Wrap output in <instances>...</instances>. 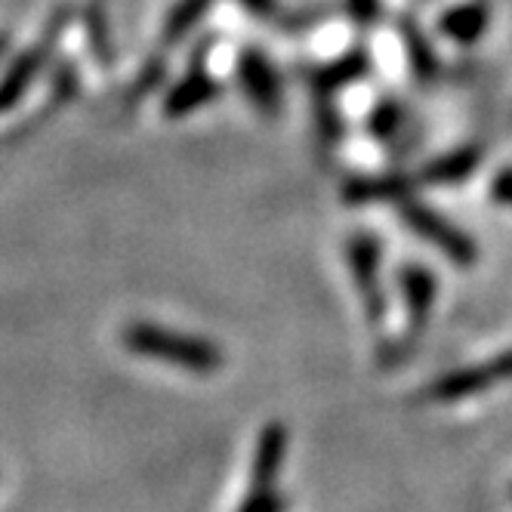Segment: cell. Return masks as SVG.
<instances>
[{"label": "cell", "instance_id": "cell-3", "mask_svg": "<svg viewBox=\"0 0 512 512\" xmlns=\"http://www.w3.org/2000/svg\"><path fill=\"white\" fill-rule=\"evenodd\" d=\"M346 260L352 281L358 287V300L364 306V318L371 327H380L386 321L389 303L383 290V250L374 232H352L346 241Z\"/></svg>", "mask_w": 512, "mask_h": 512}, {"label": "cell", "instance_id": "cell-12", "mask_svg": "<svg viewBox=\"0 0 512 512\" xmlns=\"http://www.w3.org/2000/svg\"><path fill=\"white\" fill-rule=\"evenodd\" d=\"M488 22H491L488 7L479 4V0H469V4L451 7L442 19H438V31H442L448 41H454L460 47H469L488 31Z\"/></svg>", "mask_w": 512, "mask_h": 512}, {"label": "cell", "instance_id": "cell-20", "mask_svg": "<svg viewBox=\"0 0 512 512\" xmlns=\"http://www.w3.org/2000/svg\"><path fill=\"white\" fill-rule=\"evenodd\" d=\"M238 4L244 10H250L253 16H260V19H269L278 10V0H238Z\"/></svg>", "mask_w": 512, "mask_h": 512}, {"label": "cell", "instance_id": "cell-1", "mask_svg": "<svg viewBox=\"0 0 512 512\" xmlns=\"http://www.w3.org/2000/svg\"><path fill=\"white\" fill-rule=\"evenodd\" d=\"M121 343L139 358L161 361L167 368L186 371L195 377H210L216 371H223V364H226L223 349L210 343L207 337L173 331V327H164L155 321H130L121 331Z\"/></svg>", "mask_w": 512, "mask_h": 512}, {"label": "cell", "instance_id": "cell-15", "mask_svg": "<svg viewBox=\"0 0 512 512\" xmlns=\"http://www.w3.org/2000/svg\"><path fill=\"white\" fill-rule=\"evenodd\" d=\"M405 47H408L414 75L420 81H432L438 75V56H435L432 44L423 38V31H417L414 25H405Z\"/></svg>", "mask_w": 512, "mask_h": 512}, {"label": "cell", "instance_id": "cell-21", "mask_svg": "<svg viewBox=\"0 0 512 512\" xmlns=\"http://www.w3.org/2000/svg\"><path fill=\"white\" fill-rule=\"evenodd\" d=\"M509 497H512V488H509Z\"/></svg>", "mask_w": 512, "mask_h": 512}, {"label": "cell", "instance_id": "cell-11", "mask_svg": "<svg viewBox=\"0 0 512 512\" xmlns=\"http://www.w3.org/2000/svg\"><path fill=\"white\" fill-rule=\"evenodd\" d=\"M219 96V84L207 75V71L195 68L189 71L186 78L176 81L167 96H164V118L167 121H179V118H189L198 108L210 105Z\"/></svg>", "mask_w": 512, "mask_h": 512}, {"label": "cell", "instance_id": "cell-8", "mask_svg": "<svg viewBox=\"0 0 512 512\" xmlns=\"http://www.w3.org/2000/svg\"><path fill=\"white\" fill-rule=\"evenodd\" d=\"M287 457V426L272 420L260 429L253 448V463H250V488L253 491H275L278 475L284 469Z\"/></svg>", "mask_w": 512, "mask_h": 512}, {"label": "cell", "instance_id": "cell-7", "mask_svg": "<svg viewBox=\"0 0 512 512\" xmlns=\"http://www.w3.org/2000/svg\"><path fill=\"white\" fill-rule=\"evenodd\" d=\"M238 84L244 96L260 108L266 118H275L281 108V78L275 65L260 50H244L238 56Z\"/></svg>", "mask_w": 512, "mask_h": 512}, {"label": "cell", "instance_id": "cell-2", "mask_svg": "<svg viewBox=\"0 0 512 512\" xmlns=\"http://www.w3.org/2000/svg\"><path fill=\"white\" fill-rule=\"evenodd\" d=\"M398 216L417 238H423L438 253H445L457 269H472L479 263V247H475L472 235H466L457 223H451V219L445 213H438L432 204L420 198H408L405 204H398Z\"/></svg>", "mask_w": 512, "mask_h": 512}, {"label": "cell", "instance_id": "cell-14", "mask_svg": "<svg viewBox=\"0 0 512 512\" xmlns=\"http://www.w3.org/2000/svg\"><path fill=\"white\" fill-rule=\"evenodd\" d=\"M210 7H213V0H176L173 10L164 19V31H161L164 44H179L207 16Z\"/></svg>", "mask_w": 512, "mask_h": 512}, {"label": "cell", "instance_id": "cell-17", "mask_svg": "<svg viewBox=\"0 0 512 512\" xmlns=\"http://www.w3.org/2000/svg\"><path fill=\"white\" fill-rule=\"evenodd\" d=\"M238 512H287V500L275 491H247Z\"/></svg>", "mask_w": 512, "mask_h": 512}, {"label": "cell", "instance_id": "cell-16", "mask_svg": "<svg viewBox=\"0 0 512 512\" xmlns=\"http://www.w3.org/2000/svg\"><path fill=\"white\" fill-rule=\"evenodd\" d=\"M401 124H405V108H401L398 102H392V99L380 102L374 112H371V118H368V130L380 142L395 139L401 133Z\"/></svg>", "mask_w": 512, "mask_h": 512}, {"label": "cell", "instance_id": "cell-9", "mask_svg": "<svg viewBox=\"0 0 512 512\" xmlns=\"http://www.w3.org/2000/svg\"><path fill=\"white\" fill-rule=\"evenodd\" d=\"M479 167H482V145H460V149L429 158L420 167L417 182H423V186H460V182L479 173Z\"/></svg>", "mask_w": 512, "mask_h": 512}, {"label": "cell", "instance_id": "cell-6", "mask_svg": "<svg viewBox=\"0 0 512 512\" xmlns=\"http://www.w3.org/2000/svg\"><path fill=\"white\" fill-rule=\"evenodd\" d=\"M65 28V16H56L53 19V28L44 34V38L34 44L31 50H25L7 71V78H4V93H0V105H4V112H13L16 102L28 93V87L38 81V75L44 71V65L50 62V53L56 50V41H59V34Z\"/></svg>", "mask_w": 512, "mask_h": 512}, {"label": "cell", "instance_id": "cell-13", "mask_svg": "<svg viewBox=\"0 0 512 512\" xmlns=\"http://www.w3.org/2000/svg\"><path fill=\"white\" fill-rule=\"evenodd\" d=\"M368 56H364L361 50H352L346 56H340L337 62L331 65H324L318 75H315V93H331L337 87H346L358 78L368 75Z\"/></svg>", "mask_w": 512, "mask_h": 512}, {"label": "cell", "instance_id": "cell-19", "mask_svg": "<svg viewBox=\"0 0 512 512\" xmlns=\"http://www.w3.org/2000/svg\"><path fill=\"white\" fill-rule=\"evenodd\" d=\"M349 13L358 25H374L380 19V0H349Z\"/></svg>", "mask_w": 512, "mask_h": 512}, {"label": "cell", "instance_id": "cell-18", "mask_svg": "<svg viewBox=\"0 0 512 512\" xmlns=\"http://www.w3.org/2000/svg\"><path fill=\"white\" fill-rule=\"evenodd\" d=\"M491 201L500 207H512V167H500L491 179Z\"/></svg>", "mask_w": 512, "mask_h": 512}, {"label": "cell", "instance_id": "cell-10", "mask_svg": "<svg viewBox=\"0 0 512 512\" xmlns=\"http://www.w3.org/2000/svg\"><path fill=\"white\" fill-rule=\"evenodd\" d=\"M414 198V179L405 173L358 176L343 186V201L349 204H405Z\"/></svg>", "mask_w": 512, "mask_h": 512}, {"label": "cell", "instance_id": "cell-4", "mask_svg": "<svg viewBox=\"0 0 512 512\" xmlns=\"http://www.w3.org/2000/svg\"><path fill=\"white\" fill-rule=\"evenodd\" d=\"M398 290H401V303L408 309V327H405V337H401V343L392 349L389 358H401L417 349L426 324H429L435 297H438V278L432 269H426L420 263H405L398 269Z\"/></svg>", "mask_w": 512, "mask_h": 512}, {"label": "cell", "instance_id": "cell-5", "mask_svg": "<svg viewBox=\"0 0 512 512\" xmlns=\"http://www.w3.org/2000/svg\"><path fill=\"white\" fill-rule=\"evenodd\" d=\"M506 380H512V346L482 364L454 368L442 377H435L426 389V398L429 401H463V398L485 395Z\"/></svg>", "mask_w": 512, "mask_h": 512}]
</instances>
